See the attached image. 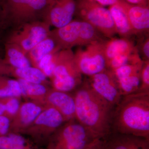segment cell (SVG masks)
Masks as SVG:
<instances>
[{"instance_id": "1", "label": "cell", "mask_w": 149, "mask_h": 149, "mask_svg": "<svg viewBox=\"0 0 149 149\" xmlns=\"http://www.w3.org/2000/svg\"><path fill=\"white\" fill-rule=\"evenodd\" d=\"M75 119L96 139L112 133L115 107L103 98L91 88L87 80L75 90Z\"/></svg>"}, {"instance_id": "2", "label": "cell", "mask_w": 149, "mask_h": 149, "mask_svg": "<svg viewBox=\"0 0 149 149\" xmlns=\"http://www.w3.org/2000/svg\"><path fill=\"white\" fill-rule=\"evenodd\" d=\"M112 133L149 139V92L123 96L115 108Z\"/></svg>"}, {"instance_id": "3", "label": "cell", "mask_w": 149, "mask_h": 149, "mask_svg": "<svg viewBox=\"0 0 149 149\" xmlns=\"http://www.w3.org/2000/svg\"><path fill=\"white\" fill-rule=\"evenodd\" d=\"M54 0H0V27L14 29L44 20Z\"/></svg>"}, {"instance_id": "4", "label": "cell", "mask_w": 149, "mask_h": 149, "mask_svg": "<svg viewBox=\"0 0 149 149\" xmlns=\"http://www.w3.org/2000/svg\"><path fill=\"white\" fill-rule=\"evenodd\" d=\"M49 36L57 46L63 49H71L74 46L87 45L104 40L94 27L83 20H72L64 27L51 30Z\"/></svg>"}, {"instance_id": "5", "label": "cell", "mask_w": 149, "mask_h": 149, "mask_svg": "<svg viewBox=\"0 0 149 149\" xmlns=\"http://www.w3.org/2000/svg\"><path fill=\"white\" fill-rule=\"evenodd\" d=\"M82 75L74 61V53L71 49H63L57 52L54 68L49 78L52 88L70 93L83 83Z\"/></svg>"}, {"instance_id": "6", "label": "cell", "mask_w": 149, "mask_h": 149, "mask_svg": "<svg viewBox=\"0 0 149 149\" xmlns=\"http://www.w3.org/2000/svg\"><path fill=\"white\" fill-rule=\"evenodd\" d=\"M74 15L91 24L104 37L111 39L117 34L109 10L96 0H76Z\"/></svg>"}, {"instance_id": "7", "label": "cell", "mask_w": 149, "mask_h": 149, "mask_svg": "<svg viewBox=\"0 0 149 149\" xmlns=\"http://www.w3.org/2000/svg\"><path fill=\"white\" fill-rule=\"evenodd\" d=\"M97 139L74 119L65 122L51 136L45 149H83Z\"/></svg>"}, {"instance_id": "8", "label": "cell", "mask_w": 149, "mask_h": 149, "mask_svg": "<svg viewBox=\"0 0 149 149\" xmlns=\"http://www.w3.org/2000/svg\"><path fill=\"white\" fill-rule=\"evenodd\" d=\"M65 123L62 116L56 109L45 106L23 135L28 136L40 146L46 145L51 136Z\"/></svg>"}, {"instance_id": "9", "label": "cell", "mask_w": 149, "mask_h": 149, "mask_svg": "<svg viewBox=\"0 0 149 149\" xmlns=\"http://www.w3.org/2000/svg\"><path fill=\"white\" fill-rule=\"evenodd\" d=\"M51 25L43 20L33 22L12 29L5 42L18 46L25 55L49 35Z\"/></svg>"}, {"instance_id": "10", "label": "cell", "mask_w": 149, "mask_h": 149, "mask_svg": "<svg viewBox=\"0 0 149 149\" xmlns=\"http://www.w3.org/2000/svg\"><path fill=\"white\" fill-rule=\"evenodd\" d=\"M104 41L91 43L74 53V61L82 75L90 77L107 68L104 52Z\"/></svg>"}, {"instance_id": "11", "label": "cell", "mask_w": 149, "mask_h": 149, "mask_svg": "<svg viewBox=\"0 0 149 149\" xmlns=\"http://www.w3.org/2000/svg\"><path fill=\"white\" fill-rule=\"evenodd\" d=\"M87 80L91 88L103 98L116 107L123 96L111 70L106 68L101 72L88 77Z\"/></svg>"}, {"instance_id": "12", "label": "cell", "mask_w": 149, "mask_h": 149, "mask_svg": "<svg viewBox=\"0 0 149 149\" xmlns=\"http://www.w3.org/2000/svg\"><path fill=\"white\" fill-rule=\"evenodd\" d=\"M143 62L137 64L126 65L111 70L123 96L139 91L141 84V68Z\"/></svg>"}, {"instance_id": "13", "label": "cell", "mask_w": 149, "mask_h": 149, "mask_svg": "<svg viewBox=\"0 0 149 149\" xmlns=\"http://www.w3.org/2000/svg\"><path fill=\"white\" fill-rule=\"evenodd\" d=\"M116 4L125 13L134 35L148 32L149 5L132 4L124 0H119Z\"/></svg>"}, {"instance_id": "14", "label": "cell", "mask_w": 149, "mask_h": 149, "mask_svg": "<svg viewBox=\"0 0 149 149\" xmlns=\"http://www.w3.org/2000/svg\"><path fill=\"white\" fill-rule=\"evenodd\" d=\"M76 0H54L43 21L56 28L64 27L72 21Z\"/></svg>"}, {"instance_id": "15", "label": "cell", "mask_w": 149, "mask_h": 149, "mask_svg": "<svg viewBox=\"0 0 149 149\" xmlns=\"http://www.w3.org/2000/svg\"><path fill=\"white\" fill-rule=\"evenodd\" d=\"M45 106L29 101L21 103L16 114L10 121V132L23 135Z\"/></svg>"}, {"instance_id": "16", "label": "cell", "mask_w": 149, "mask_h": 149, "mask_svg": "<svg viewBox=\"0 0 149 149\" xmlns=\"http://www.w3.org/2000/svg\"><path fill=\"white\" fill-rule=\"evenodd\" d=\"M46 106L53 107L61 114L65 122L75 119V102L73 95L50 88Z\"/></svg>"}, {"instance_id": "17", "label": "cell", "mask_w": 149, "mask_h": 149, "mask_svg": "<svg viewBox=\"0 0 149 149\" xmlns=\"http://www.w3.org/2000/svg\"><path fill=\"white\" fill-rule=\"evenodd\" d=\"M104 149H149V139L112 133L105 138Z\"/></svg>"}, {"instance_id": "18", "label": "cell", "mask_w": 149, "mask_h": 149, "mask_svg": "<svg viewBox=\"0 0 149 149\" xmlns=\"http://www.w3.org/2000/svg\"><path fill=\"white\" fill-rule=\"evenodd\" d=\"M18 80L21 88L22 97L29 101L45 106L46 99L50 88L48 85Z\"/></svg>"}, {"instance_id": "19", "label": "cell", "mask_w": 149, "mask_h": 149, "mask_svg": "<svg viewBox=\"0 0 149 149\" xmlns=\"http://www.w3.org/2000/svg\"><path fill=\"white\" fill-rule=\"evenodd\" d=\"M104 52L107 63L116 56L138 51L134 44L129 38L114 37L104 40L103 43Z\"/></svg>"}, {"instance_id": "20", "label": "cell", "mask_w": 149, "mask_h": 149, "mask_svg": "<svg viewBox=\"0 0 149 149\" xmlns=\"http://www.w3.org/2000/svg\"><path fill=\"white\" fill-rule=\"evenodd\" d=\"M6 76L21 79L30 83L48 85V78L41 70L32 66L17 68L8 65Z\"/></svg>"}, {"instance_id": "21", "label": "cell", "mask_w": 149, "mask_h": 149, "mask_svg": "<svg viewBox=\"0 0 149 149\" xmlns=\"http://www.w3.org/2000/svg\"><path fill=\"white\" fill-rule=\"evenodd\" d=\"M0 149H45L29 138L19 133L9 132L0 135Z\"/></svg>"}, {"instance_id": "22", "label": "cell", "mask_w": 149, "mask_h": 149, "mask_svg": "<svg viewBox=\"0 0 149 149\" xmlns=\"http://www.w3.org/2000/svg\"><path fill=\"white\" fill-rule=\"evenodd\" d=\"M60 50L54 39L49 35L30 50L26 56L31 66L37 68L39 62L45 56Z\"/></svg>"}, {"instance_id": "23", "label": "cell", "mask_w": 149, "mask_h": 149, "mask_svg": "<svg viewBox=\"0 0 149 149\" xmlns=\"http://www.w3.org/2000/svg\"><path fill=\"white\" fill-rule=\"evenodd\" d=\"M5 55L3 61L7 65L17 68L31 66L27 56L15 44L5 42Z\"/></svg>"}, {"instance_id": "24", "label": "cell", "mask_w": 149, "mask_h": 149, "mask_svg": "<svg viewBox=\"0 0 149 149\" xmlns=\"http://www.w3.org/2000/svg\"><path fill=\"white\" fill-rule=\"evenodd\" d=\"M108 9L113 19L117 34L121 37L126 38H129L134 35L127 17L119 6L116 4L110 6Z\"/></svg>"}, {"instance_id": "25", "label": "cell", "mask_w": 149, "mask_h": 149, "mask_svg": "<svg viewBox=\"0 0 149 149\" xmlns=\"http://www.w3.org/2000/svg\"><path fill=\"white\" fill-rule=\"evenodd\" d=\"M10 97H22L21 88L18 80L0 75V98Z\"/></svg>"}, {"instance_id": "26", "label": "cell", "mask_w": 149, "mask_h": 149, "mask_svg": "<svg viewBox=\"0 0 149 149\" xmlns=\"http://www.w3.org/2000/svg\"><path fill=\"white\" fill-rule=\"evenodd\" d=\"M138 51L116 56L107 62V68L113 70L123 65L128 64H137L143 62Z\"/></svg>"}, {"instance_id": "27", "label": "cell", "mask_w": 149, "mask_h": 149, "mask_svg": "<svg viewBox=\"0 0 149 149\" xmlns=\"http://www.w3.org/2000/svg\"><path fill=\"white\" fill-rule=\"evenodd\" d=\"M20 98L10 97L3 98V102L5 107V116L11 120L16 114L21 103Z\"/></svg>"}, {"instance_id": "28", "label": "cell", "mask_w": 149, "mask_h": 149, "mask_svg": "<svg viewBox=\"0 0 149 149\" xmlns=\"http://www.w3.org/2000/svg\"><path fill=\"white\" fill-rule=\"evenodd\" d=\"M138 92H149V60H145L142 65L141 72V84Z\"/></svg>"}, {"instance_id": "29", "label": "cell", "mask_w": 149, "mask_h": 149, "mask_svg": "<svg viewBox=\"0 0 149 149\" xmlns=\"http://www.w3.org/2000/svg\"><path fill=\"white\" fill-rule=\"evenodd\" d=\"M10 120L5 116H0V135H5L10 132Z\"/></svg>"}, {"instance_id": "30", "label": "cell", "mask_w": 149, "mask_h": 149, "mask_svg": "<svg viewBox=\"0 0 149 149\" xmlns=\"http://www.w3.org/2000/svg\"><path fill=\"white\" fill-rule=\"evenodd\" d=\"M105 138L95 139L83 149H104Z\"/></svg>"}, {"instance_id": "31", "label": "cell", "mask_w": 149, "mask_h": 149, "mask_svg": "<svg viewBox=\"0 0 149 149\" xmlns=\"http://www.w3.org/2000/svg\"><path fill=\"white\" fill-rule=\"evenodd\" d=\"M142 52L146 60H149V40L147 38L144 41L141 47Z\"/></svg>"}, {"instance_id": "32", "label": "cell", "mask_w": 149, "mask_h": 149, "mask_svg": "<svg viewBox=\"0 0 149 149\" xmlns=\"http://www.w3.org/2000/svg\"><path fill=\"white\" fill-rule=\"evenodd\" d=\"M129 3L139 5H149V0H124Z\"/></svg>"}, {"instance_id": "33", "label": "cell", "mask_w": 149, "mask_h": 149, "mask_svg": "<svg viewBox=\"0 0 149 149\" xmlns=\"http://www.w3.org/2000/svg\"><path fill=\"white\" fill-rule=\"evenodd\" d=\"M99 3L103 6L113 5L118 2L119 0H96Z\"/></svg>"}, {"instance_id": "34", "label": "cell", "mask_w": 149, "mask_h": 149, "mask_svg": "<svg viewBox=\"0 0 149 149\" xmlns=\"http://www.w3.org/2000/svg\"><path fill=\"white\" fill-rule=\"evenodd\" d=\"M7 65L5 63L3 58H0V75L6 76V70Z\"/></svg>"}, {"instance_id": "35", "label": "cell", "mask_w": 149, "mask_h": 149, "mask_svg": "<svg viewBox=\"0 0 149 149\" xmlns=\"http://www.w3.org/2000/svg\"><path fill=\"white\" fill-rule=\"evenodd\" d=\"M5 107L2 98H0V116H5Z\"/></svg>"}, {"instance_id": "36", "label": "cell", "mask_w": 149, "mask_h": 149, "mask_svg": "<svg viewBox=\"0 0 149 149\" xmlns=\"http://www.w3.org/2000/svg\"><path fill=\"white\" fill-rule=\"evenodd\" d=\"M0 28H1V27H0Z\"/></svg>"}]
</instances>
